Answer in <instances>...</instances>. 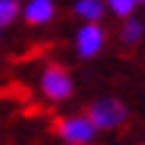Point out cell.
<instances>
[{"label": "cell", "instance_id": "277c9868", "mask_svg": "<svg viewBox=\"0 0 145 145\" xmlns=\"http://www.w3.org/2000/svg\"><path fill=\"white\" fill-rule=\"evenodd\" d=\"M103 45H105V30L100 28V23H85L75 35V50L83 60L95 58L103 50Z\"/></svg>", "mask_w": 145, "mask_h": 145}, {"label": "cell", "instance_id": "52a82bcc", "mask_svg": "<svg viewBox=\"0 0 145 145\" xmlns=\"http://www.w3.org/2000/svg\"><path fill=\"white\" fill-rule=\"evenodd\" d=\"M143 35H145L143 20L135 18V15L125 18V23H123V28H120V40H123V45L133 48V45H138L140 40H143Z\"/></svg>", "mask_w": 145, "mask_h": 145}, {"label": "cell", "instance_id": "30bf717a", "mask_svg": "<svg viewBox=\"0 0 145 145\" xmlns=\"http://www.w3.org/2000/svg\"><path fill=\"white\" fill-rule=\"evenodd\" d=\"M143 3H145V0H135V5H143Z\"/></svg>", "mask_w": 145, "mask_h": 145}, {"label": "cell", "instance_id": "3957f363", "mask_svg": "<svg viewBox=\"0 0 145 145\" xmlns=\"http://www.w3.org/2000/svg\"><path fill=\"white\" fill-rule=\"evenodd\" d=\"M95 133L98 128L90 123L88 115H70L58 123V135L68 145H90L95 140Z\"/></svg>", "mask_w": 145, "mask_h": 145}, {"label": "cell", "instance_id": "ba28073f", "mask_svg": "<svg viewBox=\"0 0 145 145\" xmlns=\"http://www.w3.org/2000/svg\"><path fill=\"white\" fill-rule=\"evenodd\" d=\"M20 10H23V5L18 0H0V28L15 23V18L20 15Z\"/></svg>", "mask_w": 145, "mask_h": 145}, {"label": "cell", "instance_id": "8fae6325", "mask_svg": "<svg viewBox=\"0 0 145 145\" xmlns=\"http://www.w3.org/2000/svg\"><path fill=\"white\" fill-rule=\"evenodd\" d=\"M0 38H3V28H0Z\"/></svg>", "mask_w": 145, "mask_h": 145}, {"label": "cell", "instance_id": "5b68a950", "mask_svg": "<svg viewBox=\"0 0 145 145\" xmlns=\"http://www.w3.org/2000/svg\"><path fill=\"white\" fill-rule=\"evenodd\" d=\"M20 15L30 25H45L55 18V0H28L23 5Z\"/></svg>", "mask_w": 145, "mask_h": 145}, {"label": "cell", "instance_id": "9c48e42d", "mask_svg": "<svg viewBox=\"0 0 145 145\" xmlns=\"http://www.w3.org/2000/svg\"><path fill=\"white\" fill-rule=\"evenodd\" d=\"M105 5L113 10V15H118V18H130L133 13H135V0H105Z\"/></svg>", "mask_w": 145, "mask_h": 145}, {"label": "cell", "instance_id": "6da1fadb", "mask_svg": "<svg viewBox=\"0 0 145 145\" xmlns=\"http://www.w3.org/2000/svg\"><path fill=\"white\" fill-rule=\"evenodd\" d=\"M88 118L98 130H113L128 120V108L118 98H98V100L90 103Z\"/></svg>", "mask_w": 145, "mask_h": 145}, {"label": "cell", "instance_id": "8992f818", "mask_svg": "<svg viewBox=\"0 0 145 145\" xmlns=\"http://www.w3.org/2000/svg\"><path fill=\"white\" fill-rule=\"evenodd\" d=\"M72 10L85 23H100L105 10H108V5H105V0H75Z\"/></svg>", "mask_w": 145, "mask_h": 145}, {"label": "cell", "instance_id": "7a4b0ae2", "mask_svg": "<svg viewBox=\"0 0 145 145\" xmlns=\"http://www.w3.org/2000/svg\"><path fill=\"white\" fill-rule=\"evenodd\" d=\"M40 90L48 100L63 103L72 95V78L70 72L60 65H48L40 75Z\"/></svg>", "mask_w": 145, "mask_h": 145}]
</instances>
